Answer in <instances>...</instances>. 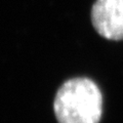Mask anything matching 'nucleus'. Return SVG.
Returning <instances> with one entry per match:
<instances>
[{"label": "nucleus", "mask_w": 123, "mask_h": 123, "mask_svg": "<svg viewBox=\"0 0 123 123\" xmlns=\"http://www.w3.org/2000/svg\"><path fill=\"white\" fill-rule=\"evenodd\" d=\"M53 110L59 123H98L103 113V95L89 78H73L57 90Z\"/></svg>", "instance_id": "nucleus-1"}, {"label": "nucleus", "mask_w": 123, "mask_h": 123, "mask_svg": "<svg viewBox=\"0 0 123 123\" xmlns=\"http://www.w3.org/2000/svg\"><path fill=\"white\" fill-rule=\"evenodd\" d=\"M91 22L97 32L110 40H123V0H97Z\"/></svg>", "instance_id": "nucleus-2"}]
</instances>
